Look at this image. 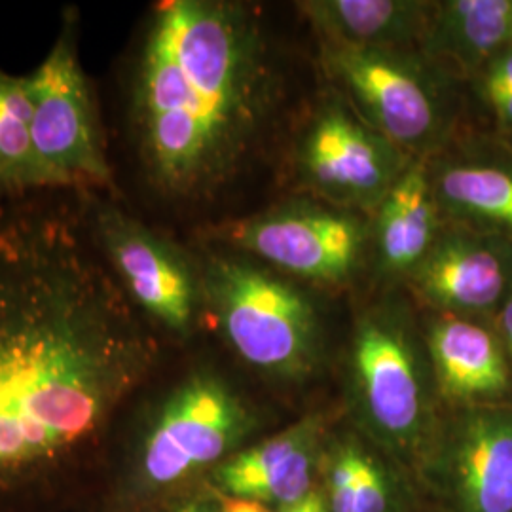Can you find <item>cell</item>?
Returning a JSON list of instances; mask_svg holds the SVG:
<instances>
[{
	"label": "cell",
	"mask_w": 512,
	"mask_h": 512,
	"mask_svg": "<svg viewBox=\"0 0 512 512\" xmlns=\"http://www.w3.org/2000/svg\"><path fill=\"white\" fill-rule=\"evenodd\" d=\"M158 357L76 190L0 202V480L105 433Z\"/></svg>",
	"instance_id": "cell-1"
},
{
	"label": "cell",
	"mask_w": 512,
	"mask_h": 512,
	"mask_svg": "<svg viewBox=\"0 0 512 512\" xmlns=\"http://www.w3.org/2000/svg\"><path fill=\"white\" fill-rule=\"evenodd\" d=\"M255 12L232 0H162L122 52L105 114L120 200L207 211L245 173L272 112Z\"/></svg>",
	"instance_id": "cell-2"
},
{
	"label": "cell",
	"mask_w": 512,
	"mask_h": 512,
	"mask_svg": "<svg viewBox=\"0 0 512 512\" xmlns=\"http://www.w3.org/2000/svg\"><path fill=\"white\" fill-rule=\"evenodd\" d=\"M205 319L243 363L285 382L308 378L321 359V321L308 294L251 256L203 241Z\"/></svg>",
	"instance_id": "cell-3"
},
{
	"label": "cell",
	"mask_w": 512,
	"mask_h": 512,
	"mask_svg": "<svg viewBox=\"0 0 512 512\" xmlns=\"http://www.w3.org/2000/svg\"><path fill=\"white\" fill-rule=\"evenodd\" d=\"M29 80L40 188L118 196L101 95L80 59L76 6L63 12L54 44Z\"/></svg>",
	"instance_id": "cell-4"
},
{
	"label": "cell",
	"mask_w": 512,
	"mask_h": 512,
	"mask_svg": "<svg viewBox=\"0 0 512 512\" xmlns=\"http://www.w3.org/2000/svg\"><path fill=\"white\" fill-rule=\"evenodd\" d=\"M349 380L353 406L372 439L406 461L431 454L440 429L437 389L431 365L401 313L380 308L357 321Z\"/></svg>",
	"instance_id": "cell-5"
},
{
	"label": "cell",
	"mask_w": 512,
	"mask_h": 512,
	"mask_svg": "<svg viewBox=\"0 0 512 512\" xmlns=\"http://www.w3.org/2000/svg\"><path fill=\"white\" fill-rule=\"evenodd\" d=\"M93 241L122 293L150 329L188 338L205 319L196 249L184 247L118 196L78 192Z\"/></svg>",
	"instance_id": "cell-6"
},
{
	"label": "cell",
	"mask_w": 512,
	"mask_h": 512,
	"mask_svg": "<svg viewBox=\"0 0 512 512\" xmlns=\"http://www.w3.org/2000/svg\"><path fill=\"white\" fill-rule=\"evenodd\" d=\"M321 63L349 107L408 156L425 160L442 143L450 114L427 59L321 40Z\"/></svg>",
	"instance_id": "cell-7"
},
{
	"label": "cell",
	"mask_w": 512,
	"mask_h": 512,
	"mask_svg": "<svg viewBox=\"0 0 512 512\" xmlns=\"http://www.w3.org/2000/svg\"><path fill=\"white\" fill-rule=\"evenodd\" d=\"M203 241L251 256L268 268L319 285H344L357 274L370 228L348 209L291 202L198 232Z\"/></svg>",
	"instance_id": "cell-8"
},
{
	"label": "cell",
	"mask_w": 512,
	"mask_h": 512,
	"mask_svg": "<svg viewBox=\"0 0 512 512\" xmlns=\"http://www.w3.org/2000/svg\"><path fill=\"white\" fill-rule=\"evenodd\" d=\"M255 427V414L220 372L196 368L156 406L143 440L141 469L152 488H165L222 463Z\"/></svg>",
	"instance_id": "cell-9"
},
{
	"label": "cell",
	"mask_w": 512,
	"mask_h": 512,
	"mask_svg": "<svg viewBox=\"0 0 512 512\" xmlns=\"http://www.w3.org/2000/svg\"><path fill=\"white\" fill-rule=\"evenodd\" d=\"M412 162L342 101H329L304 131L296 165L304 184L340 209L376 211Z\"/></svg>",
	"instance_id": "cell-10"
},
{
	"label": "cell",
	"mask_w": 512,
	"mask_h": 512,
	"mask_svg": "<svg viewBox=\"0 0 512 512\" xmlns=\"http://www.w3.org/2000/svg\"><path fill=\"white\" fill-rule=\"evenodd\" d=\"M429 473L446 512H512V401L452 410Z\"/></svg>",
	"instance_id": "cell-11"
},
{
	"label": "cell",
	"mask_w": 512,
	"mask_h": 512,
	"mask_svg": "<svg viewBox=\"0 0 512 512\" xmlns=\"http://www.w3.org/2000/svg\"><path fill=\"white\" fill-rule=\"evenodd\" d=\"M406 279L439 313L494 319L512 293V241L452 222Z\"/></svg>",
	"instance_id": "cell-12"
},
{
	"label": "cell",
	"mask_w": 512,
	"mask_h": 512,
	"mask_svg": "<svg viewBox=\"0 0 512 512\" xmlns=\"http://www.w3.org/2000/svg\"><path fill=\"white\" fill-rule=\"evenodd\" d=\"M425 346L437 397L452 410L512 401V366L494 327L439 313Z\"/></svg>",
	"instance_id": "cell-13"
},
{
	"label": "cell",
	"mask_w": 512,
	"mask_h": 512,
	"mask_svg": "<svg viewBox=\"0 0 512 512\" xmlns=\"http://www.w3.org/2000/svg\"><path fill=\"white\" fill-rule=\"evenodd\" d=\"M323 452L325 420L308 416L224 459L215 480L222 494L255 499L279 511L315 490L313 478Z\"/></svg>",
	"instance_id": "cell-14"
},
{
	"label": "cell",
	"mask_w": 512,
	"mask_h": 512,
	"mask_svg": "<svg viewBox=\"0 0 512 512\" xmlns=\"http://www.w3.org/2000/svg\"><path fill=\"white\" fill-rule=\"evenodd\" d=\"M442 230V213L423 158H412L374 211L370 238L380 272L408 277L431 251Z\"/></svg>",
	"instance_id": "cell-15"
},
{
	"label": "cell",
	"mask_w": 512,
	"mask_h": 512,
	"mask_svg": "<svg viewBox=\"0 0 512 512\" xmlns=\"http://www.w3.org/2000/svg\"><path fill=\"white\" fill-rule=\"evenodd\" d=\"M420 44L429 63L478 74L512 46V0L435 2Z\"/></svg>",
	"instance_id": "cell-16"
},
{
	"label": "cell",
	"mask_w": 512,
	"mask_h": 512,
	"mask_svg": "<svg viewBox=\"0 0 512 512\" xmlns=\"http://www.w3.org/2000/svg\"><path fill=\"white\" fill-rule=\"evenodd\" d=\"M431 183L442 217L512 241V154L437 165Z\"/></svg>",
	"instance_id": "cell-17"
},
{
	"label": "cell",
	"mask_w": 512,
	"mask_h": 512,
	"mask_svg": "<svg viewBox=\"0 0 512 512\" xmlns=\"http://www.w3.org/2000/svg\"><path fill=\"white\" fill-rule=\"evenodd\" d=\"M323 40L408 50L421 42L435 2L423 0H308L296 4Z\"/></svg>",
	"instance_id": "cell-18"
},
{
	"label": "cell",
	"mask_w": 512,
	"mask_h": 512,
	"mask_svg": "<svg viewBox=\"0 0 512 512\" xmlns=\"http://www.w3.org/2000/svg\"><path fill=\"white\" fill-rule=\"evenodd\" d=\"M321 463L329 512H395L393 480L363 440L330 439Z\"/></svg>",
	"instance_id": "cell-19"
},
{
	"label": "cell",
	"mask_w": 512,
	"mask_h": 512,
	"mask_svg": "<svg viewBox=\"0 0 512 512\" xmlns=\"http://www.w3.org/2000/svg\"><path fill=\"white\" fill-rule=\"evenodd\" d=\"M44 192L33 147V95L29 74L0 67V202Z\"/></svg>",
	"instance_id": "cell-20"
},
{
	"label": "cell",
	"mask_w": 512,
	"mask_h": 512,
	"mask_svg": "<svg viewBox=\"0 0 512 512\" xmlns=\"http://www.w3.org/2000/svg\"><path fill=\"white\" fill-rule=\"evenodd\" d=\"M478 90L488 103L501 131L512 133V46L495 55L494 59L476 74Z\"/></svg>",
	"instance_id": "cell-21"
},
{
	"label": "cell",
	"mask_w": 512,
	"mask_h": 512,
	"mask_svg": "<svg viewBox=\"0 0 512 512\" xmlns=\"http://www.w3.org/2000/svg\"><path fill=\"white\" fill-rule=\"evenodd\" d=\"M492 321H494L492 327L497 332V336H499V340H501L505 353L509 357V363L512 366V293L505 300V304L495 313Z\"/></svg>",
	"instance_id": "cell-22"
},
{
	"label": "cell",
	"mask_w": 512,
	"mask_h": 512,
	"mask_svg": "<svg viewBox=\"0 0 512 512\" xmlns=\"http://www.w3.org/2000/svg\"><path fill=\"white\" fill-rule=\"evenodd\" d=\"M220 512H277L260 501L220 494Z\"/></svg>",
	"instance_id": "cell-23"
},
{
	"label": "cell",
	"mask_w": 512,
	"mask_h": 512,
	"mask_svg": "<svg viewBox=\"0 0 512 512\" xmlns=\"http://www.w3.org/2000/svg\"><path fill=\"white\" fill-rule=\"evenodd\" d=\"M277 512H329V505H327V497L323 494V490L315 488L308 497H304L296 505L279 509Z\"/></svg>",
	"instance_id": "cell-24"
},
{
	"label": "cell",
	"mask_w": 512,
	"mask_h": 512,
	"mask_svg": "<svg viewBox=\"0 0 512 512\" xmlns=\"http://www.w3.org/2000/svg\"><path fill=\"white\" fill-rule=\"evenodd\" d=\"M179 512H215L213 509H209L207 505H200V503H192V505H186Z\"/></svg>",
	"instance_id": "cell-25"
},
{
	"label": "cell",
	"mask_w": 512,
	"mask_h": 512,
	"mask_svg": "<svg viewBox=\"0 0 512 512\" xmlns=\"http://www.w3.org/2000/svg\"><path fill=\"white\" fill-rule=\"evenodd\" d=\"M511 145H512V133H511Z\"/></svg>",
	"instance_id": "cell-26"
}]
</instances>
